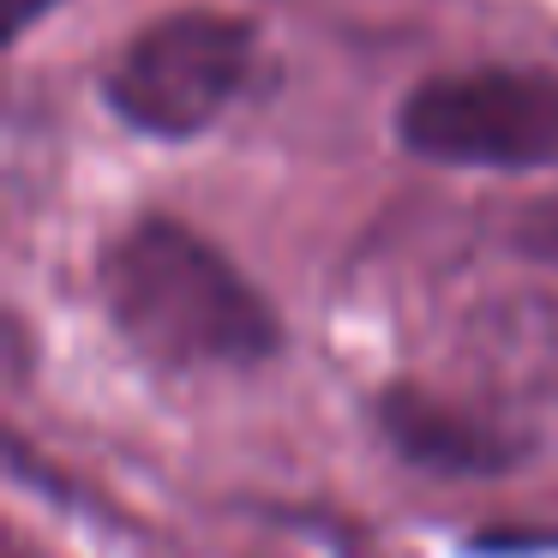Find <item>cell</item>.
<instances>
[{
    "label": "cell",
    "mask_w": 558,
    "mask_h": 558,
    "mask_svg": "<svg viewBox=\"0 0 558 558\" xmlns=\"http://www.w3.org/2000/svg\"><path fill=\"white\" fill-rule=\"evenodd\" d=\"M97 282L126 342L162 366H258L282 349L270 301L186 222H133Z\"/></svg>",
    "instance_id": "cell-1"
},
{
    "label": "cell",
    "mask_w": 558,
    "mask_h": 558,
    "mask_svg": "<svg viewBox=\"0 0 558 558\" xmlns=\"http://www.w3.org/2000/svg\"><path fill=\"white\" fill-rule=\"evenodd\" d=\"M397 138L445 169H558V73L474 66L426 78L402 102Z\"/></svg>",
    "instance_id": "cell-2"
},
{
    "label": "cell",
    "mask_w": 558,
    "mask_h": 558,
    "mask_svg": "<svg viewBox=\"0 0 558 558\" xmlns=\"http://www.w3.org/2000/svg\"><path fill=\"white\" fill-rule=\"evenodd\" d=\"M253 31L229 13H169L138 31L109 66L102 90L126 126L150 138H193L241 97Z\"/></svg>",
    "instance_id": "cell-3"
},
{
    "label": "cell",
    "mask_w": 558,
    "mask_h": 558,
    "mask_svg": "<svg viewBox=\"0 0 558 558\" xmlns=\"http://www.w3.org/2000/svg\"><path fill=\"white\" fill-rule=\"evenodd\" d=\"M378 426L397 445V457H409L414 469H433V474H493L517 457V445L498 426L474 421V414L450 409V402L426 397L414 385H397L378 397Z\"/></svg>",
    "instance_id": "cell-4"
},
{
    "label": "cell",
    "mask_w": 558,
    "mask_h": 558,
    "mask_svg": "<svg viewBox=\"0 0 558 558\" xmlns=\"http://www.w3.org/2000/svg\"><path fill=\"white\" fill-rule=\"evenodd\" d=\"M49 7H61V0H7V31H13V37H25V31L37 25Z\"/></svg>",
    "instance_id": "cell-5"
}]
</instances>
